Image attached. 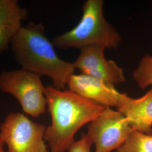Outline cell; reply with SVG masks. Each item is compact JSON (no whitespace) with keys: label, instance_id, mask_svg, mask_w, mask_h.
<instances>
[{"label":"cell","instance_id":"6da1fadb","mask_svg":"<svg viewBox=\"0 0 152 152\" xmlns=\"http://www.w3.org/2000/svg\"><path fill=\"white\" fill-rule=\"evenodd\" d=\"M45 96L51 125L46 128L45 140L50 152H65L75 143L76 132L98 118L105 108L68 90L46 87Z\"/></svg>","mask_w":152,"mask_h":152},{"label":"cell","instance_id":"7a4b0ae2","mask_svg":"<svg viewBox=\"0 0 152 152\" xmlns=\"http://www.w3.org/2000/svg\"><path fill=\"white\" fill-rule=\"evenodd\" d=\"M10 45L14 58L22 69L49 77L54 87L65 88L76 69L73 63L61 59L54 46L45 34L43 24L29 22L11 39Z\"/></svg>","mask_w":152,"mask_h":152},{"label":"cell","instance_id":"3957f363","mask_svg":"<svg viewBox=\"0 0 152 152\" xmlns=\"http://www.w3.org/2000/svg\"><path fill=\"white\" fill-rule=\"evenodd\" d=\"M103 0H87L82 6V16L71 31L55 37L53 44L60 49H81L90 46L117 49L122 37L115 28L105 19Z\"/></svg>","mask_w":152,"mask_h":152},{"label":"cell","instance_id":"277c9868","mask_svg":"<svg viewBox=\"0 0 152 152\" xmlns=\"http://www.w3.org/2000/svg\"><path fill=\"white\" fill-rule=\"evenodd\" d=\"M0 90L14 96L23 111L33 117L44 114L48 105L41 76L23 69L0 73Z\"/></svg>","mask_w":152,"mask_h":152},{"label":"cell","instance_id":"5b68a950","mask_svg":"<svg viewBox=\"0 0 152 152\" xmlns=\"http://www.w3.org/2000/svg\"><path fill=\"white\" fill-rule=\"evenodd\" d=\"M46 127L20 113H11L0 125V139L8 152H48Z\"/></svg>","mask_w":152,"mask_h":152},{"label":"cell","instance_id":"8992f818","mask_svg":"<svg viewBox=\"0 0 152 152\" xmlns=\"http://www.w3.org/2000/svg\"><path fill=\"white\" fill-rule=\"evenodd\" d=\"M134 130L118 110L105 107L101 115L89 124L87 134L95 145V152H111L124 144Z\"/></svg>","mask_w":152,"mask_h":152},{"label":"cell","instance_id":"52a82bcc","mask_svg":"<svg viewBox=\"0 0 152 152\" xmlns=\"http://www.w3.org/2000/svg\"><path fill=\"white\" fill-rule=\"evenodd\" d=\"M105 49L99 46H90L80 49V54L73 63L82 74L117 85L126 81L124 70L114 61L107 60Z\"/></svg>","mask_w":152,"mask_h":152},{"label":"cell","instance_id":"ba28073f","mask_svg":"<svg viewBox=\"0 0 152 152\" xmlns=\"http://www.w3.org/2000/svg\"><path fill=\"white\" fill-rule=\"evenodd\" d=\"M67 85L76 94L105 107H117L124 95L114 85L83 74H73Z\"/></svg>","mask_w":152,"mask_h":152},{"label":"cell","instance_id":"9c48e42d","mask_svg":"<svg viewBox=\"0 0 152 152\" xmlns=\"http://www.w3.org/2000/svg\"><path fill=\"white\" fill-rule=\"evenodd\" d=\"M116 108L127 118L134 130L152 135V86L140 98H131L124 93Z\"/></svg>","mask_w":152,"mask_h":152},{"label":"cell","instance_id":"30bf717a","mask_svg":"<svg viewBox=\"0 0 152 152\" xmlns=\"http://www.w3.org/2000/svg\"><path fill=\"white\" fill-rule=\"evenodd\" d=\"M27 11L16 0H0V53L6 51L11 39L22 28Z\"/></svg>","mask_w":152,"mask_h":152},{"label":"cell","instance_id":"8fae6325","mask_svg":"<svg viewBox=\"0 0 152 152\" xmlns=\"http://www.w3.org/2000/svg\"><path fill=\"white\" fill-rule=\"evenodd\" d=\"M115 152H152V135L134 130Z\"/></svg>","mask_w":152,"mask_h":152},{"label":"cell","instance_id":"7c38bea8","mask_svg":"<svg viewBox=\"0 0 152 152\" xmlns=\"http://www.w3.org/2000/svg\"><path fill=\"white\" fill-rule=\"evenodd\" d=\"M132 78L141 89L152 86V55H145L132 73Z\"/></svg>","mask_w":152,"mask_h":152},{"label":"cell","instance_id":"4fadbf2b","mask_svg":"<svg viewBox=\"0 0 152 152\" xmlns=\"http://www.w3.org/2000/svg\"><path fill=\"white\" fill-rule=\"evenodd\" d=\"M93 144L91 139L87 134H83L81 139L71 146L68 152H90Z\"/></svg>","mask_w":152,"mask_h":152},{"label":"cell","instance_id":"5bb4252c","mask_svg":"<svg viewBox=\"0 0 152 152\" xmlns=\"http://www.w3.org/2000/svg\"><path fill=\"white\" fill-rule=\"evenodd\" d=\"M4 142L0 139V152H8L4 149Z\"/></svg>","mask_w":152,"mask_h":152}]
</instances>
